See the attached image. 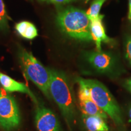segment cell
I'll list each match as a JSON object with an SVG mask.
<instances>
[{"label":"cell","mask_w":131,"mask_h":131,"mask_svg":"<svg viewBox=\"0 0 131 131\" xmlns=\"http://www.w3.org/2000/svg\"><path fill=\"white\" fill-rule=\"evenodd\" d=\"M79 90L86 94L112 119L116 125L123 124L122 112L117 101L107 88L95 80L78 78Z\"/></svg>","instance_id":"obj_1"},{"label":"cell","mask_w":131,"mask_h":131,"mask_svg":"<svg viewBox=\"0 0 131 131\" xmlns=\"http://www.w3.org/2000/svg\"><path fill=\"white\" fill-rule=\"evenodd\" d=\"M57 23L64 34L81 41H92L90 19L86 12L74 7H68L58 13Z\"/></svg>","instance_id":"obj_2"},{"label":"cell","mask_w":131,"mask_h":131,"mask_svg":"<svg viewBox=\"0 0 131 131\" xmlns=\"http://www.w3.org/2000/svg\"><path fill=\"white\" fill-rule=\"evenodd\" d=\"M49 93L68 122L73 119L75 113L74 100L66 76L62 72L49 69Z\"/></svg>","instance_id":"obj_3"},{"label":"cell","mask_w":131,"mask_h":131,"mask_svg":"<svg viewBox=\"0 0 131 131\" xmlns=\"http://www.w3.org/2000/svg\"><path fill=\"white\" fill-rule=\"evenodd\" d=\"M19 58L21 68L27 78L40 89L42 93L50 98L49 69L44 66L31 52L21 49L19 52Z\"/></svg>","instance_id":"obj_4"},{"label":"cell","mask_w":131,"mask_h":131,"mask_svg":"<svg viewBox=\"0 0 131 131\" xmlns=\"http://www.w3.org/2000/svg\"><path fill=\"white\" fill-rule=\"evenodd\" d=\"M20 114L15 100L1 90L0 94V127L6 130L15 129L20 123Z\"/></svg>","instance_id":"obj_5"},{"label":"cell","mask_w":131,"mask_h":131,"mask_svg":"<svg viewBox=\"0 0 131 131\" xmlns=\"http://www.w3.org/2000/svg\"><path fill=\"white\" fill-rule=\"evenodd\" d=\"M87 61L99 72L111 73L115 68L116 60L112 53L101 51H88L84 53Z\"/></svg>","instance_id":"obj_6"},{"label":"cell","mask_w":131,"mask_h":131,"mask_svg":"<svg viewBox=\"0 0 131 131\" xmlns=\"http://www.w3.org/2000/svg\"><path fill=\"white\" fill-rule=\"evenodd\" d=\"M35 124L38 131H61L56 115L50 109L44 107L37 108Z\"/></svg>","instance_id":"obj_7"},{"label":"cell","mask_w":131,"mask_h":131,"mask_svg":"<svg viewBox=\"0 0 131 131\" xmlns=\"http://www.w3.org/2000/svg\"><path fill=\"white\" fill-rule=\"evenodd\" d=\"M104 15L100 14L94 18L90 19V31L92 41H94L96 45V50L101 51V43L104 42L111 46L115 45V41L106 35L105 29L103 24Z\"/></svg>","instance_id":"obj_8"},{"label":"cell","mask_w":131,"mask_h":131,"mask_svg":"<svg viewBox=\"0 0 131 131\" xmlns=\"http://www.w3.org/2000/svg\"><path fill=\"white\" fill-rule=\"evenodd\" d=\"M0 84L6 92H17L26 94L32 98L34 103H35L36 104L38 103L35 96L26 84L16 81L10 77L1 72H0Z\"/></svg>","instance_id":"obj_9"},{"label":"cell","mask_w":131,"mask_h":131,"mask_svg":"<svg viewBox=\"0 0 131 131\" xmlns=\"http://www.w3.org/2000/svg\"><path fill=\"white\" fill-rule=\"evenodd\" d=\"M80 106L83 114L87 115L96 116L103 118V119H107L108 115L100 108L96 104L83 92H78Z\"/></svg>","instance_id":"obj_10"},{"label":"cell","mask_w":131,"mask_h":131,"mask_svg":"<svg viewBox=\"0 0 131 131\" xmlns=\"http://www.w3.org/2000/svg\"><path fill=\"white\" fill-rule=\"evenodd\" d=\"M82 117L87 131H109L108 126L103 118L84 114Z\"/></svg>","instance_id":"obj_11"},{"label":"cell","mask_w":131,"mask_h":131,"mask_svg":"<svg viewBox=\"0 0 131 131\" xmlns=\"http://www.w3.org/2000/svg\"><path fill=\"white\" fill-rule=\"evenodd\" d=\"M15 28L19 35L26 40H34L38 35L37 27L29 21H23L18 23Z\"/></svg>","instance_id":"obj_12"},{"label":"cell","mask_w":131,"mask_h":131,"mask_svg":"<svg viewBox=\"0 0 131 131\" xmlns=\"http://www.w3.org/2000/svg\"><path fill=\"white\" fill-rule=\"evenodd\" d=\"M106 0H94L86 11V14L89 19L94 18L100 15L101 8Z\"/></svg>","instance_id":"obj_13"},{"label":"cell","mask_w":131,"mask_h":131,"mask_svg":"<svg viewBox=\"0 0 131 131\" xmlns=\"http://www.w3.org/2000/svg\"><path fill=\"white\" fill-rule=\"evenodd\" d=\"M9 17L6 12L5 4L3 0H0V30L3 32L9 30L8 20Z\"/></svg>","instance_id":"obj_14"},{"label":"cell","mask_w":131,"mask_h":131,"mask_svg":"<svg viewBox=\"0 0 131 131\" xmlns=\"http://www.w3.org/2000/svg\"><path fill=\"white\" fill-rule=\"evenodd\" d=\"M125 55L126 58L131 65V36H128L125 41Z\"/></svg>","instance_id":"obj_15"},{"label":"cell","mask_w":131,"mask_h":131,"mask_svg":"<svg viewBox=\"0 0 131 131\" xmlns=\"http://www.w3.org/2000/svg\"><path fill=\"white\" fill-rule=\"evenodd\" d=\"M75 0H45L47 3H53L54 4H64Z\"/></svg>","instance_id":"obj_16"},{"label":"cell","mask_w":131,"mask_h":131,"mask_svg":"<svg viewBox=\"0 0 131 131\" xmlns=\"http://www.w3.org/2000/svg\"><path fill=\"white\" fill-rule=\"evenodd\" d=\"M124 86H125V88L131 93V78L126 80V81L124 83Z\"/></svg>","instance_id":"obj_17"},{"label":"cell","mask_w":131,"mask_h":131,"mask_svg":"<svg viewBox=\"0 0 131 131\" xmlns=\"http://www.w3.org/2000/svg\"><path fill=\"white\" fill-rule=\"evenodd\" d=\"M128 18L131 21V0H129V14Z\"/></svg>","instance_id":"obj_18"},{"label":"cell","mask_w":131,"mask_h":131,"mask_svg":"<svg viewBox=\"0 0 131 131\" xmlns=\"http://www.w3.org/2000/svg\"><path fill=\"white\" fill-rule=\"evenodd\" d=\"M128 115H129V117L130 119L131 120V105L129 106V107L128 108Z\"/></svg>","instance_id":"obj_19"},{"label":"cell","mask_w":131,"mask_h":131,"mask_svg":"<svg viewBox=\"0 0 131 131\" xmlns=\"http://www.w3.org/2000/svg\"><path fill=\"white\" fill-rule=\"evenodd\" d=\"M39 1H45V0H39Z\"/></svg>","instance_id":"obj_20"},{"label":"cell","mask_w":131,"mask_h":131,"mask_svg":"<svg viewBox=\"0 0 131 131\" xmlns=\"http://www.w3.org/2000/svg\"><path fill=\"white\" fill-rule=\"evenodd\" d=\"M1 90H2V89H0V94H1Z\"/></svg>","instance_id":"obj_21"},{"label":"cell","mask_w":131,"mask_h":131,"mask_svg":"<svg viewBox=\"0 0 131 131\" xmlns=\"http://www.w3.org/2000/svg\"></svg>","instance_id":"obj_22"},{"label":"cell","mask_w":131,"mask_h":131,"mask_svg":"<svg viewBox=\"0 0 131 131\" xmlns=\"http://www.w3.org/2000/svg\"></svg>","instance_id":"obj_23"}]
</instances>
